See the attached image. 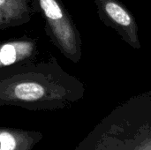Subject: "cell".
Returning a JSON list of instances; mask_svg holds the SVG:
<instances>
[{
    "label": "cell",
    "instance_id": "1",
    "mask_svg": "<svg viewBox=\"0 0 151 150\" xmlns=\"http://www.w3.org/2000/svg\"><path fill=\"white\" fill-rule=\"evenodd\" d=\"M84 95L85 85L51 54L0 72V106L53 111L71 107Z\"/></svg>",
    "mask_w": 151,
    "mask_h": 150
},
{
    "label": "cell",
    "instance_id": "2",
    "mask_svg": "<svg viewBox=\"0 0 151 150\" xmlns=\"http://www.w3.org/2000/svg\"><path fill=\"white\" fill-rule=\"evenodd\" d=\"M74 150H151V90L112 110Z\"/></svg>",
    "mask_w": 151,
    "mask_h": 150
},
{
    "label": "cell",
    "instance_id": "3",
    "mask_svg": "<svg viewBox=\"0 0 151 150\" xmlns=\"http://www.w3.org/2000/svg\"><path fill=\"white\" fill-rule=\"evenodd\" d=\"M45 21V33L66 58L78 64L81 58V37L62 0H37Z\"/></svg>",
    "mask_w": 151,
    "mask_h": 150
},
{
    "label": "cell",
    "instance_id": "4",
    "mask_svg": "<svg viewBox=\"0 0 151 150\" xmlns=\"http://www.w3.org/2000/svg\"><path fill=\"white\" fill-rule=\"evenodd\" d=\"M102 22L114 29L127 44L135 50L142 48L138 24L134 14L119 0H94Z\"/></svg>",
    "mask_w": 151,
    "mask_h": 150
},
{
    "label": "cell",
    "instance_id": "5",
    "mask_svg": "<svg viewBox=\"0 0 151 150\" xmlns=\"http://www.w3.org/2000/svg\"><path fill=\"white\" fill-rule=\"evenodd\" d=\"M38 39L27 35L0 42V72L37 60Z\"/></svg>",
    "mask_w": 151,
    "mask_h": 150
},
{
    "label": "cell",
    "instance_id": "6",
    "mask_svg": "<svg viewBox=\"0 0 151 150\" xmlns=\"http://www.w3.org/2000/svg\"><path fill=\"white\" fill-rule=\"evenodd\" d=\"M38 12L37 0H0V31L27 24Z\"/></svg>",
    "mask_w": 151,
    "mask_h": 150
},
{
    "label": "cell",
    "instance_id": "7",
    "mask_svg": "<svg viewBox=\"0 0 151 150\" xmlns=\"http://www.w3.org/2000/svg\"><path fill=\"white\" fill-rule=\"evenodd\" d=\"M43 138L38 131L0 126V149L2 150H32Z\"/></svg>",
    "mask_w": 151,
    "mask_h": 150
},
{
    "label": "cell",
    "instance_id": "8",
    "mask_svg": "<svg viewBox=\"0 0 151 150\" xmlns=\"http://www.w3.org/2000/svg\"><path fill=\"white\" fill-rule=\"evenodd\" d=\"M0 150H2V149H0Z\"/></svg>",
    "mask_w": 151,
    "mask_h": 150
}]
</instances>
